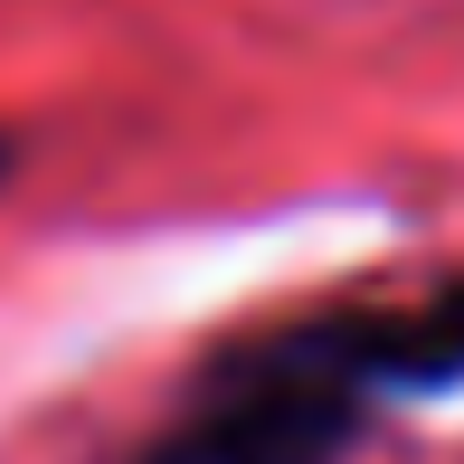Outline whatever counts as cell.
Here are the masks:
<instances>
[{"label": "cell", "instance_id": "obj_1", "mask_svg": "<svg viewBox=\"0 0 464 464\" xmlns=\"http://www.w3.org/2000/svg\"><path fill=\"white\" fill-rule=\"evenodd\" d=\"M464 379V276L227 332L133 464H342L389 398Z\"/></svg>", "mask_w": 464, "mask_h": 464}, {"label": "cell", "instance_id": "obj_2", "mask_svg": "<svg viewBox=\"0 0 464 464\" xmlns=\"http://www.w3.org/2000/svg\"><path fill=\"white\" fill-rule=\"evenodd\" d=\"M0 180H10V133H0Z\"/></svg>", "mask_w": 464, "mask_h": 464}]
</instances>
